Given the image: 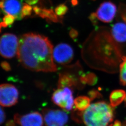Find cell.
<instances>
[{"mask_svg":"<svg viewBox=\"0 0 126 126\" xmlns=\"http://www.w3.org/2000/svg\"><path fill=\"white\" fill-rule=\"evenodd\" d=\"M53 45L46 36L27 33L19 39L17 57L24 67L34 72L57 71L53 57Z\"/></svg>","mask_w":126,"mask_h":126,"instance_id":"1","label":"cell"},{"mask_svg":"<svg viewBox=\"0 0 126 126\" xmlns=\"http://www.w3.org/2000/svg\"><path fill=\"white\" fill-rule=\"evenodd\" d=\"M113 108L105 101L92 104L83 112L82 121L85 126H113L114 117Z\"/></svg>","mask_w":126,"mask_h":126,"instance_id":"2","label":"cell"},{"mask_svg":"<svg viewBox=\"0 0 126 126\" xmlns=\"http://www.w3.org/2000/svg\"><path fill=\"white\" fill-rule=\"evenodd\" d=\"M51 100L55 105L64 110H72L74 104L72 89L69 87L58 88L52 95Z\"/></svg>","mask_w":126,"mask_h":126,"instance_id":"3","label":"cell"},{"mask_svg":"<svg viewBox=\"0 0 126 126\" xmlns=\"http://www.w3.org/2000/svg\"><path fill=\"white\" fill-rule=\"evenodd\" d=\"M19 39L15 35L7 33L0 37V55L6 59H11L17 53Z\"/></svg>","mask_w":126,"mask_h":126,"instance_id":"4","label":"cell"},{"mask_svg":"<svg viewBox=\"0 0 126 126\" xmlns=\"http://www.w3.org/2000/svg\"><path fill=\"white\" fill-rule=\"evenodd\" d=\"M44 120L46 126H67L69 117L65 111L45 108L43 110Z\"/></svg>","mask_w":126,"mask_h":126,"instance_id":"5","label":"cell"},{"mask_svg":"<svg viewBox=\"0 0 126 126\" xmlns=\"http://www.w3.org/2000/svg\"><path fill=\"white\" fill-rule=\"evenodd\" d=\"M19 92L16 86L10 84L0 85V106L10 107L18 102Z\"/></svg>","mask_w":126,"mask_h":126,"instance_id":"6","label":"cell"},{"mask_svg":"<svg viewBox=\"0 0 126 126\" xmlns=\"http://www.w3.org/2000/svg\"><path fill=\"white\" fill-rule=\"evenodd\" d=\"M54 61L60 64H66L72 62L74 57L72 47L65 43L57 45L53 50Z\"/></svg>","mask_w":126,"mask_h":126,"instance_id":"7","label":"cell"},{"mask_svg":"<svg viewBox=\"0 0 126 126\" xmlns=\"http://www.w3.org/2000/svg\"><path fill=\"white\" fill-rule=\"evenodd\" d=\"M116 6L110 1H105L99 6L95 13L97 18L105 23L111 22L117 13Z\"/></svg>","mask_w":126,"mask_h":126,"instance_id":"8","label":"cell"},{"mask_svg":"<svg viewBox=\"0 0 126 126\" xmlns=\"http://www.w3.org/2000/svg\"><path fill=\"white\" fill-rule=\"evenodd\" d=\"M14 121L20 126H43L44 118L40 113L33 112L23 115L16 114Z\"/></svg>","mask_w":126,"mask_h":126,"instance_id":"9","label":"cell"},{"mask_svg":"<svg viewBox=\"0 0 126 126\" xmlns=\"http://www.w3.org/2000/svg\"><path fill=\"white\" fill-rule=\"evenodd\" d=\"M22 6L19 0H0V9L5 14L21 19Z\"/></svg>","mask_w":126,"mask_h":126,"instance_id":"10","label":"cell"},{"mask_svg":"<svg viewBox=\"0 0 126 126\" xmlns=\"http://www.w3.org/2000/svg\"><path fill=\"white\" fill-rule=\"evenodd\" d=\"M111 36L114 41L121 44L126 43V23L118 22L114 23L111 28Z\"/></svg>","mask_w":126,"mask_h":126,"instance_id":"11","label":"cell"},{"mask_svg":"<svg viewBox=\"0 0 126 126\" xmlns=\"http://www.w3.org/2000/svg\"><path fill=\"white\" fill-rule=\"evenodd\" d=\"M79 83L76 78L68 73H61L59 76L58 88L69 87L72 89L79 86Z\"/></svg>","mask_w":126,"mask_h":126,"instance_id":"12","label":"cell"},{"mask_svg":"<svg viewBox=\"0 0 126 126\" xmlns=\"http://www.w3.org/2000/svg\"><path fill=\"white\" fill-rule=\"evenodd\" d=\"M33 10L36 15L42 18L47 19V20H49L50 21L55 23L59 22L58 16H57L52 9H43L36 6L34 7Z\"/></svg>","mask_w":126,"mask_h":126,"instance_id":"13","label":"cell"},{"mask_svg":"<svg viewBox=\"0 0 126 126\" xmlns=\"http://www.w3.org/2000/svg\"><path fill=\"white\" fill-rule=\"evenodd\" d=\"M126 98V93L125 91L119 89L113 91L110 95V105L113 107H117L120 105Z\"/></svg>","mask_w":126,"mask_h":126,"instance_id":"14","label":"cell"},{"mask_svg":"<svg viewBox=\"0 0 126 126\" xmlns=\"http://www.w3.org/2000/svg\"><path fill=\"white\" fill-rule=\"evenodd\" d=\"M91 100L89 97L86 96H80L74 99V105L78 110L84 112L90 106Z\"/></svg>","mask_w":126,"mask_h":126,"instance_id":"15","label":"cell"},{"mask_svg":"<svg viewBox=\"0 0 126 126\" xmlns=\"http://www.w3.org/2000/svg\"><path fill=\"white\" fill-rule=\"evenodd\" d=\"M122 62L120 65V81L121 85H126V56L122 58Z\"/></svg>","mask_w":126,"mask_h":126,"instance_id":"16","label":"cell"},{"mask_svg":"<svg viewBox=\"0 0 126 126\" xmlns=\"http://www.w3.org/2000/svg\"><path fill=\"white\" fill-rule=\"evenodd\" d=\"M81 83L88 84L89 85H94L97 81V78L94 74L90 73L88 74L82 76L80 78Z\"/></svg>","mask_w":126,"mask_h":126,"instance_id":"17","label":"cell"},{"mask_svg":"<svg viewBox=\"0 0 126 126\" xmlns=\"http://www.w3.org/2000/svg\"><path fill=\"white\" fill-rule=\"evenodd\" d=\"M16 19L12 15H6L3 18V22L0 23V31L2 28H5L12 25Z\"/></svg>","mask_w":126,"mask_h":126,"instance_id":"18","label":"cell"},{"mask_svg":"<svg viewBox=\"0 0 126 126\" xmlns=\"http://www.w3.org/2000/svg\"><path fill=\"white\" fill-rule=\"evenodd\" d=\"M33 10L31 5L27 3H24L22 6L21 10V17L22 19L32 15Z\"/></svg>","mask_w":126,"mask_h":126,"instance_id":"19","label":"cell"},{"mask_svg":"<svg viewBox=\"0 0 126 126\" xmlns=\"http://www.w3.org/2000/svg\"><path fill=\"white\" fill-rule=\"evenodd\" d=\"M68 10L67 6L64 4H61L58 6L55 9V12L57 16L62 17L65 15Z\"/></svg>","mask_w":126,"mask_h":126,"instance_id":"20","label":"cell"},{"mask_svg":"<svg viewBox=\"0 0 126 126\" xmlns=\"http://www.w3.org/2000/svg\"><path fill=\"white\" fill-rule=\"evenodd\" d=\"M119 15L123 22L126 23V5L121 4L119 8Z\"/></svg>","mask_w":126,"mask_h":126,"instance_id":"21","label":"cell"},{"mask_svg":"<svg viewBox=\"0 0 126 126\" xmlns=\"http://www.w3.org/2000/svg\"><path fill=\"white\" fill-rule=\"evenodd\" d=\"M89 97L91 100H93L96 98H99L100 94L96 90H91L88 93Z\"/></svg>","mask_w":126,"mask_h":126,"instance_id":"22","label":"cell"},{"mask_svg":"<svg viewBox=\"0 0 126 126\" xmlns=\"http://www.w3.org/2000/svg\"><path fill=\"white\" fill-rule=\"evenodd\" d=\"M6 115L3 109L0 106V125L2 124L5 121Z\"/></svg>","mask_w":126,"mask_h":126,"instance_id":"23","label":"cell"},{"mask_svg":"<svg viewBox=\"0 0 126 126\" xmlns=\"http://www.w3.org/2000/svg\"><path fill=\"white\" fill-rule=\"evenodd\" d=\"M97 16H96L95 13H93L90 15V19L93 23L94 25H96L97 23Z\"/></svg>","mask_w":126,"mask_h":126,"instance_id":"24","label":"cell"},{"mask_svg":"<svg viewBox=\"0 0 126 126\" xmlns=\"http://www.w3.org/2000/svg\"><path fill=\"white\" fill-rule=\"evenodd\" d=\"M26 3L30 5H34L36 4L39 1V0H24Z\"/></svg>","mask_w":126,"mask_h":126,"instance_id":"25","label":"cell"},{"mask_svg":"<svg viewBox=\"0 0 126 126\" xmlns=\"http://www.w3.org/2000/svg\"><path fill=\"white\" fill-rule=\"evenodd\" d=\"M78 32L75 30L72 29L70 32V36L72 37V38H76L77 36H78Z\"/></svg>","mask_w":126,"mask_h":126,"instance_id":"26","label":"cell"},{"mask_svg":"<svg viewBox=\"0 0 126 126\" xmlns=\"http://www.w3.org/2000/svg\"><path fill=\"white\" fill-rule=\"evenodd\" d=\"M122 123L119 121H115L113 124V126H122Z\"/></svg>","mask_w":126,"mask_h":126,"instance_id":"27","label":"cell"},{"mask_svg":"<svg viewBox=\"0 0 126 126\" xmlns=\"http://www.w3.org/2000/svg\"><path fill=\"white\" fill-rule=\"evenodd\" d=\"M71 2L73 6H76L78 3V0H71Z\"/></svg>","mask_w":126,"mask_h":126,"instance_id":"28","label":"cell"},{"mask_svg":"<svg viewBox=\"0 0 126 126\" xmlns=\"http://www.w3.org/2000/svg\"><path fill=\"white\" fill-rule=\"evenodd\" d=\"M125 101H126V99H125Z\"/></svg>","mask_w":126,"mask_h":126,"instance_id":"29","label":"cell"}]
</instances>
